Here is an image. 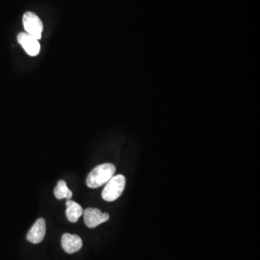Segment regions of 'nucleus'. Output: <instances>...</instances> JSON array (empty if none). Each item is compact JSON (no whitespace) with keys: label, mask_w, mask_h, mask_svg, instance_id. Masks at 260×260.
I'll use <instances>...</instances> for the list:
<instances>
[{"label":"nucleus","mask_w":260,"mask_h":260,"mask_svg":"<svg viewBox=\"0 0 260 260\" xmlns=\"http://www.w3.org/2000/svg\"><path fill=\"white\" fill-rule=\"evenodd\" d=\"M66 216L71 223H76L83 214V208L73 200H68L66 203Z\"/></svg>","instance_id":"6e6552de"},{"label":"nucleus","mask_w":260,"mask_h":260,"mask_svg":"<svg viewBox=\"0 0 260 260\" xmlns=\"http://www.w3.org/2000/svg\"><path fill=\"white\" fill-rule=\"evenodd\" d=\"M61 243L63 249L68 254L77 252L83 247V241L81 238L79 236L68 234V233L63 234Z\"/></svg>","instance_id":"0eeeda50"},{"label":"nucleus","mask_w":260,"mask_h":260,"mask_svg":"<svg viewBox=\"0 0 260 260\" xmlns=\"http://www.w3.org/2000/svg\"><path fill=\"white\" fill-rule=\"evenodd\" d=\"M116 172V167L112 164H104L94 168L87 177L86 184L91 189L100 187L107 184Z\"/></svg>","instance_id":"f257e3e1"},{"label":"nucleus","mask_w":260,"mask_h":260,"mask_svg":"<svg viewBox=\"0 0 260 260\" xmlns=\"http://www.w3.org/2000/svg\"><path fill=\"white\" fill-rule=\"evenodd\" d=\"M17 40L25 52L30 56H37L40 53L41 46L39 40L26 32H20Z\"/></svg>","instance_id":"20e7f679"},{"label":"nucleus","mask_w":260,"mask_h":260,"mask_svg":"<svg viewBox=\"0 0 260 260\" xmlns=\"http://www.w3.org/2000/svg\"><path fill=\"white\" fill-rule=\"evenodd\" d=\"M126 185V179L121 174L114 176L107 183L102 191L103 199L107 202L117 200L122 194Z\"/></svg>","instance_id":"f03ea898"},{"label":"nucleus","mask_w":260,"mask_h":260,"mask_svg":"<svg viewBox=\"0 0 260 260\" xmlns=\"http://www.w3.org/2000/svg\"><path fill=\"white\" fill-rule=\"evenodd\" d=\"M84 222L87 227L94 229L103 223L108 221L109 215L102 213L98 208H88L83 211Z\"/></svg>","instance_id":"39448f33"},{"label":"nucleus","mask_w":260,"mask_h":260,"mask_svg":"<svg viewBox=\"0 0 260 260\" xmlns=\"http://www.w3.org/2000/svg\"><path fill=\"white\" fill-rule=\"evenodd\" d=\"M54 195L58 200H70L73 197V192L67 186V183L64 180L58 181L57 185L54 190Z\"/></svg>","instance_id":"1a4fd4ad"},{"label":"nucleus","mask_w":260,"mask_h":260,"mask_svg":"<svg viewBox=\"0 0 260 260\" xmlns=\"http://www.w3.org/2000/svg\"><path fill=\"white\" fill-rule=\"evenodd\" d=\"M46 232L47 229L45 220L44 218H39L27 234V240L34 244H39L44 240Z\"/></svg>","instance_id":"423d86ee"},{"label":"nucleus","mask_w":260,"mask_h":260,"mask_svg":"<svg viewBox=\"0 0 260 260\" xmlns=\"http://www.w3.org/2000/svg\"><path fill=\"white\" fill-rule=\"evenodd\" d=\"M23 23L25 32L35 37L38 40L42 39L44 25L42 20L35 13L27 12L23 17Z\"/></svg>","instance_id":"7ed1b4c3"}]
</instances>
